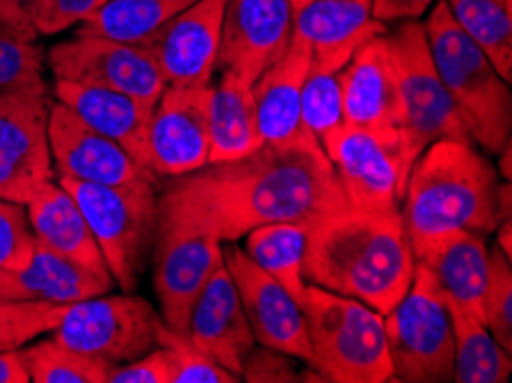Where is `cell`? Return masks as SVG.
<instances>
[{
  "instance_id": "6da1fadb",
  "label": "cell",
  "mask_w": 512,
  "mask_h": 383,
  "mask_svg": "<svg viewBox=\"0 0 512 383\" xmlns=\"http://www.w3.org/2000/svg\"><path fill=\"white\" fill-rule=\"evenodd\" d=\"M343 209V186L322 147L260 145L242 159L170 177L157 200V223L226 244L262 225H315Z\"/></svg>"
},
{
  "instance_id": "7a4b0ae2",
  "label": "cell",
  "mask_w": 512,
  "mask_h": 383,
  "mask_svg": "<svg viewBox=\"0 0 512 383\" xmlns=\"http://www.w3.org/2000/svg\"><path fill=\"white\" fill-rule=\"evenodd\" d=\"M416 257L402 214L343 209L308 232L306 283L349 296L386 315L414 280Z\"/></svg>"
},
{
  "instance_id": "3957f363",
  "label": "cell",
  "mask_w": 512,
  "mask_h": 383,
  "mask_svg": "<svg viewBox=\"0 0 512 383\" xmlns=\"http://www.w3.org/2000/svg\"><path fill=\"white\" fill-rule=\"evenodd\" d=\"M501 179L471 140L444 138L425 147L411 166L402 223L414 257L446 234H492L499 225Z\"/></svg>"
},
{
  "instance_id": "277c9868",
  "label": "cell",
  "mask_w": 512,
  "mask_h": 383,
  "mask_svg": "<svg viewBox=\"0 0 512 383\" xmlns=\"http://www.w3.org/2000/svg\"><path fill=\"white\" fill-rule=\"evenodd\" d=\"M430 53L441 83L473 145L487 154H499L512 134V90L496 72L492 60L457 26L448 5L439 0L423 23Z\"/></svg>"
},
{
  "instance_id": "5b68a950",
  "label": "cell",
  "mask_w": 512,
  "mask_h": 383,
  "mask_svg": "<svg viewBox=\"0 0 512 383\" xmlns=\"http://www.w3.org/2000/svg\"><path fill=\"white\" fill-rule=\"evenodd\" d=\"M301 312L313 347V370L324 379L336 383L393 381L382 312L310 283Z\"/></svg>"
},
{
  "instance_id": "8992f818",
  "label": "cell",
  "mask_w": 512,
  "mask_h": 383,
  "mask_svg": "<svg viewBox=\"0 0 512 383\" xmlns=\"http://www.w3.org/2000/svg\"><path fill=\"white\" fill-rule=\"evenodd\" d=\"M88 218L113 283L134 292L157 230V182L138 179L127 184H85L58 179Z\"/></svg>"
},
{
  "instance_id": "52a82bcc",
  "label": "cell",
  "mask_w": 512,
  "mask_h": 383,
  "mask_svg": "<svg viewBox=\"0 0 512 383\" xmlns=\"http://www.w3.org/2000/svg\"><path fill=\"white\" fill-rule=\"evenodd\" d=\"M349 209L400 214L418 145L402 127L343 129L324 145Z\"/></svg>"
},
{
  "instance_id": "ba28073f",
  "label": "cell",
  "mask_w": 512,
  "mask_h": 383,
  "mask_svg": "<svg viewBox=\"0 0 512 383\" xmlns=\"http://www.w3.org/2000/svg\"><path fill=\"white\" fill-rule=\"evenodd\" d=\"M393 379L407 383L453 381V319L432 271L416 262L405 296L384 315Z\"/></svg>"
},
{
  "instance_id": "9c48e42d",
  "label": "cell",
  "mask_w": 512,
  "mask_h": 383,
  "mask_svg": "<svg viewBox=\"0 0 512 383\" xmlns=\"http://www.w3.org/2000/svg\"><path fill=\"white\" fill-rule=\"evenodd\" d=\"M164 328V319L143 296L99 294L72 303L51 331V338L113 367L159 347Z\"/></svg>"
},
{
  "instance_id": "30bf717a",
  "label": "cell",
  "mask_w": 512,
  "mask_h": 383,
  "mask_svg": "<svg viewBox=\"0 0 512 383\" xmlns=\"http://www.w3.org/2000/svg\"><path fill=\"white\" fill-rule=\"evenodd\" d=\"M49 111L51 99L44 81L0 90V200L26 205L56 177Z\"/></svg>"
},
{
  "instance_id": "8fae6325",
  "label": "cell",
  "mask_w": 512,
  "mask_h": 383,
  "mask_svg": "<svg viewBox=\"0 0 512 383\" xmlns=\"http://www.w3.org/2000/svg\"><path fill=\"white\" fill-rule=\"evenodd\" d=\"M386 42H389L402 108H405L402 129H407V134L414 138L418 150L423 152L425 147L444 138L471 140L434 67L423 23L402 21L395 33H386Z\"/></svg>"
},
{
  "instance_id": "7c38bea8",
  "label": "cell",
  "mask_w": 512,
  "mask_h": 383,
  "mask_svg": "<svg viewBox=\"0 0 512 383\" xmlns=\"http://www.w3.org/2000/svg\"><path fill=\"white\" fill-rule=\"evenodd\" d=\"M49 67L58 81L115 90L143 104H157L166 88L161 69L145 44L74 35L49 51Z\"/></svg>"
},
{
  "instance_id": "4fadbf2b",
  "label": "cell",
  "mask_w": 512,
  "mask_h": 383,
  "mask_svg": "<svg viewBox=\"0 0 512 383\" xmlns=\"http://www.w3.org/2000/svg\"><path fill=\"white\" fill-rule=\"evenodd\" d=\"M223 264V244L207 234L157 223L152 244V285L161 319L175 333H184L200 292Z\"/></svg>"
},
{
  "instance_id": "5bb4252c",
  "label": "cell",
  "mask_w": 512,
  "mask_h": 383,
  "mask_svg": "<svg viewBox=\"0 0 512 383\" xmlns=\"http://www.w3.org/2000/svg\"><path fill=\"white\" fill-rule=\"evenodd\" d=\"M209 85H166L147 127V166L180 177L209 163Z\"/></svg>"
},
{
  "instance_id": "9a60e30c",
  "label": "cell",
  "mask_w": 512,
  "mask_h": 383,
  "mask_svg": "<svg viewBox=\"0 0 512 383\" xmlns=\"http://www.w3.org/2000/svg\"><path fill=\"white\" fill-rule=\"evenodd\" d=\"M223 262L235 280L239 301L258 345L283 351V354L304 361L313 367V347L299 303L287 289L260 269L244 248H223Z\"/></svg>"
},
{
  "instance_id": "2e32d148",
  "label": "cell",
  "mask_w": 512,
  "mask_h": 383,
  "mask_svg": "<svg viewBox=\"0 0 512 383\" xmlns=\"http://www.w3.org/2000/svg\"><path fill=\"white\" fill-rule=\"evenodd\" d=\"M49 147L53 173L58 179L85 184H127L159 177L138 163L124 147L88 127L60 101H51Z\"/></svg>"
},
{
  "instance_id": "e0dca14e",
  "label": "cell",
  "mask_w": 512,
  "mask_h": 383,
  "mask_svg": "<svg viewBox=\"0 0 512 383\" xmlns=\"http://www.w3.org/2000/svg\"><path fill=\"white\" fill-rule=\"evenodd\" d=\"M290 0H228L221 28L219 67L255 83L292 42Z\"/></svg>"
},
{
  "instance_id": "ac0fdd59",
  "label": "cell",
  "mask_w": 512,
  "mask_h": 383,
  "mask_svg": "<svg viewBox=\"0 0 512 383\" xmlns=\"http://www.w3.org/2000/svg\"><path fill=\"white\" fill-rule=\"evenodd\" d=\"M228 0H196L145 44L166 85H209L219 67L221 28Z\"/></svg>"
},
{
  "instance_id": "d6986e66",
  "label": "cell",
  "mask_w": 512,
  "mask_h": 383,
  "mask_svg": "<svg viewBox=\"0 0 512 383\" xmlns=\"http://www.w3.org/2000/svg\"><path fill=\"white\" fill-rule=\"evenodd\" d=\"M182 335L193 347L205 351L212 361L239 377L244 358L258 342L248 326L235 280H232L226 262L216 267L212 278L207 280L196 306L191 308Z\"/></svg>"
},
{
  "instance_id": "ffe728a7",
  "label": "cell",
  "mask_w": 512,
  "mask_h": 383,
  "mask_svg": "<svg viewBox=\"0 0 512 383\" xmlns=\"http://www.w3.org/2000/svg\"><path fill=\"white\" fill-rule=\"evenodd\" d=\"M310 62H313L310 44L301 35L292 33V42L283 56L253 83L258 131L265 145L320 147L317 140L308 136L301 122V88Z\"/></svg>"
},
{
  "instance_id": "44dd1931",
  "label": "cell",
  "mask_w": 512,
  "mask_h": 383,
  "mask_svg": "<svg viewBox=\"0 0 512 383\" xmlns=\"http://www.w3.org/2000/svg\"><path fill=\"white\" fill-rule=\"evenodd\" d=\"M345 120L352 127H402L398 74L386 33L372 37L340 69Z\"/></svg>"
},
{
  "instance_id": "7402d4cb",
  "label": "cell",
  "mask_w": 512,
  "mask_h": 383,
  "mask_svg": "<svg viewBox=\"0 0 512 383\" xmlns=\"http://www.w3.org/2000/svg\"><path fill=\"white\" fill-rule=\"evenodd\" d=\"M294 33L310 44L315 67L340 72L386 26L372 19V0H310L294 14Z\"/></svg>"
},
{
  "instance_id": "603a6c76",
  "label": "cell",
  "mask_w": 512,
  "mask_h": 383,
  "mask_svg": "<svg viewBox=\"0 0 512 383\" xmlns=\"http://www.w3.org/2000/svg\"><path fill=\"white\" fill-rule=\"evenodd\" d=\"M56 101L99 134L111 138L124 147L138 163L147 166V127H150L152 106L143 104L122 92L83 85L72 81H58L53 85Z\"/></svg>"
},
{
  "instance_id": "cb8c5ba5",
  "label": "cell",
  "mask_w": 512,
  "mask_h": 383,
  "mask_svg": "<svg viewBox=\"0 0 512 383\" xmlns=\"http://www.w3.org/2000/svg\"><path fill=\"white\" fill-rule=\"evenodd\" d=\"M113 285L111 273L83 269L67 257L37 244L28 267L0 278V299L72 306L92 296L108 294Z\"/></svg>"
},
{
  "instance_id": "d4e9b609",
  "label": "cell",
  "mask_w": 512,
  "mask_h": 383,
  "mask_svg": "<svg viewBox=\"0 0 512 383\" xmlns=\"http://www.w3.org/2000/svg\"><path fill=\"white\" fill-rule=\"evenodd\" d=\"M28 221L37 244L53 250L83 269L95 273H111L92 234L88 218L76 205V200L56 179L46 182L33 198L26 202Z\"/></svg>"
},
{
  "instance_id": "484cf974",
  "label": "cell",
  "mask_w": 512,
  "mask_h": 383,
  "mask_svg": "<svg viewBox=\"0 0 512 383\" xmlns=\"http://www.w3.org/2000/svg\"><path fill=\"white\" fill-rule=\"evenodd\" d=\"M432 271L444 296L483 319V301L490 278V248L483 234L453 232L425 246L416 255Z\"/></svg>"
},
{
  "instance_id": "4316f807",
  "label": "cell",
  "mask_w": 512,
  "mask_h": 383,
  "mask_svg": "<svg viewBox=\"0 0 512 383\" xmlns=\"http://www.w3.org/2000/svg\"><path fill=\"white\" fill-rule=\"evenodd\" d=\"M209 163L235 161L258 150L262 143L253 83L223 69L219 83L209 85Z\"/></svg>"
},
{
  "instance_id": "83f0119b",
  "label": "cell",
  "mask_w": 512,
  "mask_h": 383,
  "mask_svg": "<svg viewBox=\"0 0 512 383\" xmlns=\"http://www.w3.org/2000/svg\"><path fill=\"white\" fill-rule=\"evenodd\" d=\"M453 319V381L457 383H506L512 372V358L492 338L483 319L464 310L460 303L444 296Z\"/></svg>"
},
{
  "instance_id": "f1b7e54d",
  "label": "cell",
  "mask_w": 512,
  "mask_h": 383,
  "mask_svg": "<svg viewBox=\"0 0 512 383\" xmlns=\"http://www.w3.org/2000/svg\"><path fill=\"white\" fill-rule=\"evenodd\" d=\"M313 225L308 223H269L246 234L244 253L278 280L294 301L304 303L306 241Z\"/></svg>"
},
{
  "instance_id": "f546056e",
  "label": "cell",
  "mask_w": 512,
  "mask_h": 383,
  "mask_svg": "<svg viewBox=\"0 0 512 383\" xmlns=\"http://www.w3.org/2000/svg\"><path fill=\"white\" fill-rule=\"evenodd\" d=\"M196 0H108L90 19L79 23L76 35H95L141 44Z\"/></svg>"
},
{
  "instance_id": "4dcf8cb0",
  "label": "cell",
  "mask_w": 512,
  "mask_h": 383,
  "mask_svg": "<svg viewBox=\"0 0 512 383\" xmlns=\"http://www.w3.org/2000/svg\"><path fill=\"white\" fill-rule=\"evenodd\" d=\"M464 33H467L496 72L512 78V0H444Z\"/></svg>"
},
{
  "instance_id": "1f68e13d",
  "label": "cell",
  "mask_w": 512,
  "mask_h": 383,
  "mask_svg": "<svg viewBox=\"0 0 512 383\" xmlns=\"http://www.w3.org/2000/svg\"><path fill=\"white\" fill-rule=\"evenodd\" d=\"M301 122L308 136L324 145L345 127L343 81L340 72H327L310 62L304 88H301Z\"/></svg>"
},
{
  "instance_id": "d6a6232c",
  "label": "cell",
  "mask_w": 512,
  "mask_h": 383,
  "mask_svg": "<svg viewBox=\"0 0 512 383\" xmlns=\"http://www.w3.org/2000/svg\"><path fill=\"white\" fill-rule=\"evenodd\" d=\"M30 381L35 383H106L111 367L79 351L60 345L53 338L21 347Z\"/></svg>"
},
{
  "instance_id": "836d02e7",
  "label": "cell",
  "mask_w": 512,
  "mask_h": 383,
  "mask_svg": "<svg viewBox=\"0 0 512 383\" xmlns=\"http://www.w3.org/2000/svg\"><path fill=\"white\" fill-rule=\"evenodd\" d=\"M69 306L37 301L0 299V351L21 349L44 333H51Z\"/></svg>"
},
{
  "instance_id": "e575fe53",
  "label": "cell",
  "mask_w": 512,
  "mask_h": 383,
  "mask_svg": "<svg viewBox=\"0 0 512 383\" xmlns=\"http://www.w3.org/2000/svg\"><path fill=\"white\" fill-rule=\"evenodd\" d=\"M483 322L492 338L512 351V269L510 260L499 248L490 250V278H487Z\"/></svg>"
},
{
  "instance_id": "d590c367",
  "label": "cell",
  "mask_w": 512,
  "mask_h": 383,
  "mask_svg": "<svg viewBox=\"0 0 512 383\" xmlns=\"http://www.w3.org/2000/svg\"><path fill=\"white\" fill-rule=\"evenodd\" d=\"M37 239L30 228L26 205L0 200V278L28 267Z\"/></svg>"
},
{
  "instance_id": "8d00e7d4",
  "label": "cell",
  "mask_w": 512,
  "mask_h": 383,
  "mask_svg": "<svg viewBox=\"0 0 512 383\" xmlns=\"http://www.w3.org/2000/svg\"><path fill=\"white\" fill-rule=\"evenodd\" d=\"M161 345L173 351L175 374L173 383H239L242 379L226 367L212 361L205 351L193 347L182 333L170 331L166 326L161 333Z\"/></svg>"
},
{
  "instance_id": "74e56055",
  "label": "cell",
  "mask_w": 512,
  "mask_h": 383,
  "mask_svg": "<svg viewBox=\"0 0 512 383\" xmlns=\"http://www.w3.org/2000/svg\"><path fill=\"white\" fill-rule=\"evenodd\" d=\"M44 53L0 23V90L44 81Z\"/></svg>"
},
{
  "instance_id": "f35d334b",
  "label": "cell",
  "mask_w": 512,
  "mask_h": 383,
  "mask_svg": "<svg viewBox=\"0 0 512 383\" xmlns=\"http://www.w3.org/2000/svg\"><path fill=\"white\" fill-rule=\"evenodd\" d=\"M175 361L173 351L159 345L134 361L113 365L106 383H173Z\"/></svg>"
},
{
  "instance_id": "ab89813d",
  "label": "cell",
  "mask_w": 512,
  "mask_h": 383,
  "mask_svg": "<svg viewBox=\"0 0 512 383\" xmlns=\"http://www.w3.org/2000/svg\"><path fill=\"white\" fill-rule=\"evenodd\" d=\"M239 379L246 383H292L301 381V372L294 367L292 356L255 345L244 358Z\"/></svg>"
},
{
  "instance_id": "60d3db41",
  "label": "cell",
  "mask_w": 512,
  "mask_h": 383,
  "mask_svg": "<svg viewBox=\"0 0 512 383\" xmlns=\"http://www.w3.org/2000/svg\"><path fill=\"white\" fill-rule=\"evenodd\" d=\"M106 3L108 0H46L37 28H40V35H58L90 19Z\"/></svg>"
},
{
  "instance_id": "b9f144b4",
  "label": "cell",
  "mask_w": 512,
  "mask_h": 383,
  "mask_svg": "<svg viewBox=\"0 0 512 383\" xmlns=\"http://www.w3.org/2000/svg\"><path fill=\"white\" fill-rule=\"evenodd\" d=\"M46 0H0V23L14 35L26 42H35L40 37V17Z\"/></svg>"
},
{
  "instance_id": "7bdbcfd3",
  "label": "cell",
  "mask_w": 512,
  "mask_h": 383,
  "mask_svg": "<svg viewBox=\"0 0 512 383\" xmlns=\"http://www.w3.org/2000/svg\"><path fill=\"white\" fill-rule=\"evenodd\" d=\"M434 0H372V19L384 26L389 23L416 21L430 10Z\"/></svg>"
},
{
  "instance_id": "ee69618b",
  "label": "cell",
  "mask_w": 512,
  "mask_h": 383,
  "mask_svg": "<svg viewBox=\"0 0 512 383\" xmlns=\"http://www.w3.org/2000/svg\"><path fill=\"white\" fill-rule=\"evenodd\" d=\"M0 383H30V374L21 356V349L0 351Z\"/></svg>"
},
{
  "instance_id": "f6af8a7d",
  "label": "cell",
  "mask_w": 512,
  "mask_h": 383,
  "mask_svg": "<svg viewBox=\"0 0 512 383\" xmlns=\"http://www.w3.org/2000/svg\"><path fill=\"white\" fill-rule=\"evenodd\" d=\"M510 223L512 221H501L499 225H496V248L501 250L503 255L508 257L510 260V255H512V234H510Z\"/></svg>"
},
{
  "instance_id": "bcb514c9",
  "label": "cell",
  "mask_w": 512,
  "mask_h": 383,
  "mask_svg": "<svg viewBox=\"0 0 512 383\" xmlns=\"http://www.w3.org/2000/svg\"><path fill=\"white\" fill-rule=\"evenodd\" d=\"M290 3H292V10H294V14H297V12L304 10V7L310 3V0H290Z\"/></svg>"
}]
</instances>
